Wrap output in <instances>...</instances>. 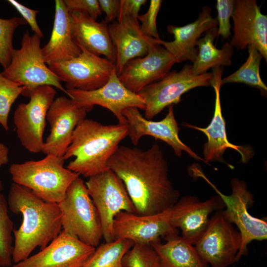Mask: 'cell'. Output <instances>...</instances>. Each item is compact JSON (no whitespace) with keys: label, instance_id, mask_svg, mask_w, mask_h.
<instances>
[{"label":"cell","instance_id":"cell-26","mask_svg":"<svg viewBox=\"0 0 267 267\" xmlns=\"http://www.w3.org/2000/svg\"><path fill=\"white\" fill-rule=\"evenodd\" d=\"M164 239V243L159 239L150 244L159 258L161 267H208L194 245L182 236L172 234Z\"/></svg>","mask_w":267,"mask_h":267},{"label":"cell","instance_id":"cell-19","mask_svg":"<svg viewBox=\"0 0 267 267\" xmlns=\"http://www.w3.org/2000/svg\"><path fill=\"white\" fill-rule=\"evenodd\" d=\"M175 63L170 52L155 44L144 57L129 61L118 77L126 88L137 94L145 87L163 79Z\"/></svg>","mask_w":267,"mask_h":267},{"label":"cell","instance_id":"cell-29","mask_svg":"<svg viewBox=\"0 0 267 267\" xmlns=\"http://www.w3.org/2000/svg\"><path fill=\"white\" fill-rule=\"evenodd\" d=\"M248 57L246 62L232 74L222 79V85L226 83H244L259 89L262 93H267V87L260 74V65L263 57L253 46L249 45Z\"/></svg>","mask_w":267,"mask_h":267},{"label":"cell","instance_id":"cell-38","mask_svg":"<svg viewBox=\"0 0 267 267\" xmlns=\"http://www.w3.org/2000/svg\"><path fill=\"white\" fill-rule=\"evenodd\" d=\"M101 11L105 13V21L112 23L118 18L120 8V0H98Z\"/></svg>","mask_w":267,"mask_h":267},{"label":"cell","instance_id":"cell-25","mask_svg":"<svg viewBox=\"0 0 267 267\" xmlns=\"http://www.w3.org/2000/svg\"><path fill=\"white\" fill-rule=\"evenodd\" d=\"M53 26L48 42L42 48L46 64L65 61L77 57L81 48L74 41L71 13L63 0H55Z\"/></svg>","mask_w":267,"mask_h":267},{"label":"cell","instance_id":"cell-3","mask_svg":"<svg viewBox=\"0 0 267 267\" xmlns=\"http://www.w3.org/2000/svg\"><path fill=\"white\" fill-rule=\"evenodd\" d=\"M128 135L127 125H106L86 118L74 130L63 156L64 160L75 157L67 168L89 178L104 172L109 169V159Z\"/></svg>","mask_w":267,"mask_h":267},{"label":"cell","instance_id":"cell-8","mask_svg":"<svg viewBox=\"0 0 267 267\" xmlns=\"http://www.w3.org/2000/svg\"><path fill=\"white\" fill-rule=\"evenodd\" d=\"M85 183L98 213L105 242L112 241L115 216L121 211L135 213L124 184L109 169L89 177Z\"/></svg>","mask_w":267,"mask_h":267},{"label":"cell","instance_id":"cell-5","mask_svg":"<svg viewBox=\"0 0 267 267\" xmlns=\"http://www.w3.org/2000/svg\"><path fill=\"white\" fill-rule=\"evenodd\" d=\"M190 170L193 175L202 178L215 190L225 206L222 210L224 218L237 226L242 238L241 246L235 259V262L238 261L242 256L248 254L247 246L252 241H263L267 238L266 221L252 216L248 211V209L254 205L253 194L248 189L245 180L233 178L230 180L232 192L229 195H225L209 180L197 166L193 165Z\"/></svg>","mask_w":267,"mask_h":267},{"label":"cell","instance_id":"cell-22","mask_svg":"<svg viewBox=\"0 0 267 267\" xmlns=\"http://www.w3.org/2000/svg\"><path fill=\"white\" fill-rule=\"evenodd\" d=\"M168 210L144 216L125 211L119 212L113 223L114 239H125L134 243L150 244L169 235L178 234V229L173 226L169 221Z\"/></svg>","mask_w":267,"mask_h":267},{"label":"cell","instance_id":"cell-18","mask_svg":"<svg viewBox=\"0 0 267 267\" xmlns=\"http://www.w3.org/2000/svg\"><path fill=\"white\" fill-rule=\"evenodd\" d=\"M117 19L108 25V29L116 50L115 69L118 75L129 61L146 55L151 46L159 44L160 39L144 35L138 19L130 15L121 3Z\"/></svg>","mask_w":267,"mask_h":267},{"label":"cell","instance_id":"cell-34","mask_svg":"<svg viewBox=\"0 0 267 267\" xmlns=\"http://www.w3.org/2000/svg\"><path fill=\"white\" fill-rule=\"evenodd\" d=\"M163 1L151 0L147 11L142 15H138L137 19L141 22L140 28L142 33L147 37L160 39L156 25V17Z\"/></svg>","mask_w":267,"mask_h":267},{"label":"cell","instance_id":"cell-7","mask_svg":"<svg viewBox=\"0 0 267 267\" xmlns=\"http://www.w3.org/2000/svg\"><path fill=\"white\" fill-rule=\"evenodd\" d=\"M41 39L27 30L21 46L14 49L9 65L1 72L7 79L24 88L22 95L29 97L32 92L43 86L54 87L66 92L59 79L46 65L42 53Z\"/></svg>","mask_w":267,"mask_h":267},{"label":"cell","instance_id":"cell-36","mask_svg":"<svg viewBox=\"0 0 267 267\" xmlns=\"http://www.w3.org/2000/svg\"><path fill=\"white\" fill-rule=\"evenodd\" d=\"M63 1L70 13L75 11L86 13L94 20L102 14L97 0H63Z\"/></svg>","mask_w":267,"mask_h":267},{"label":"cell","instance_id":"cell-14","mask_svg":"<svg viewBox=\"0 0 267 267\" xmlns=\"http://www.w3.org/2000/svg\"><path fill=\"white\" fill-rule=\"evenodd\" d=\"M212 69V77L210 82L215 92L214 113L210 124L206 128H201L187 123L184 126L198 130L203 133L207 137V141L203 148V159L205 163L209 165L210 162L223 163L230 168L234 167L229 165L223 159L225 151L231 148L238 152L241 156V162H248L253 156L254 152L250 145H237L230 142L227 139L225 122L222 114L220 100V90L222 86V80L223 71V67H216Z\"/></svg>","mask_w":267,"mask_h":267},{"label":"cell","instance_id":"cell-6","mask_svg":"<svg viewBox=\"0 0 267 267\" xmlns=\"http://www.w3.org/2000/svg\"><path fill=\"white\" fill-rule=\"evenodd\" d=\"M58 204L63 230L85 244L97 247L103 237L100 220L81 178L79 177L71 183L64 199Z\"/></svg>","mask_w":267,"mask_h":267},{"label":"cell","instance_id":"cell-27","mask_svg":"<svg viewBox=\"0 0 267 267\" xmlns=\"http://www.w3.org/2000/svg\"><path fill=\"white\" fill-rule=\"evenodd\" d=\"M217 36L218 27L216 26L207 31L204 37L198 40L196 44L198 53L192 65V71L194 75L207 73L210 68L231 65L233 47L230 43L226 42L221 49L216 48L214 41Z\"/></svg>","mask_w":267,"mask_h":267},{"label":"cell","instance_id":"cell-4","mask_svg":"<svg viewBox=\"0 0 267 267\" xmlns=\"http://www.w3.org/2000/svg\"><path fill=\"white\" fill-rule=\"evenodd\" d=\"M64 162L62 157L46 155L40 160L12 164L9 172L13 182L27 188L45 202L58 204L80 176L64 168Z\"/></svg>","mask_w":267,"mask_h":267},{"label":"cell","instance_id":"cell-37","mask_svg":"<svg viewBox=\"0 0 267 267\" xmlns=\"http://www.w3.org/2000/svg\"><path fill=\"white\" fill-rule=\"evenodd\" d=\"M8 1L20 13L22 17L30 25L34 33L42 38L44 34L39 27L36 19V15L39 11L28 8L14 0H9Z\"/></svg>","mask_w":267,"mask_h":267},{"label":"cell","instance_id":"cell-33","mask_svg":"<svg viewBox=\"0 0 267 267\" xmlns=\"http://www.w3.org/2000/svg\"><path fill=\"white\" fill-rule=\"evenodd\" d=\"M24 89L21 84L9 80L0 72V124L5 131L9 130L8 118L11 106Z\"/></svg>","mask_w":267,"mask_h":267},{"label":"cell","instance_id":"cell-39","mask_svg":"<svg viewBox=\"0 0 267 267\" xmlns=\"http://www.w3.org/2000/svg\"><path fill=\"white\" fill-rule=\"evenodd\" d=\"M146 1V0H121V4L130 15L137 19L140 7Z\"/></svg>","mask_w":267,"mask_h":267},{"label":"cell","instance_id":"cell-10","mask_svg":"<svg viewBox=\"0 0 267 267\" xmlns=\"http://www.w3.org/2000/svg\"><path fill=\"white\" fill-rule=\"evenodd\" d=\"M56 93L51 86L40 87L32 92L28 103H20L14 111L16 134L21 145L31 153L42 152L46 114Z\"/></svg>","mask_w":267,"mask_h":267},{"label":"cell","instance_id":"cell-15","mask_svg":"<svg viewBox=\"0 0 267 267\" xmlns=\"http://www.w3.org/2000/svg\"><path fill=\"white\" fill-rule=\"evenodd\" d=\"M123 114L127 122L128 136L134 145L138 144L139 139L144 135L151 136L170 145L177 156L180 157L184 151L196 161L205 163L203 158L180 139L179 128L174 112V105L168 106V114L159 121L146 119L136 108H126Z\"/></svg>","mask_w":267,"mask_h":267},{"label":"cell","instance_id":"cell-1","mask_svg":"<svg viewBox=\"0 0 267 267\" xmlns=\"http://www.w3.org/2000/svg\"><path fill=\"white\" fill-rule=\"evenodd\" d=\"M107 166L122 180L138 215L161 213L179 199V192L168 176L167 161L156 143L146 150L119 146Z\"/></svg>","mask_w":267,"mask_h":267},{"label":"cell","instance_id":"cell-40","mask_svg":"<svg viewBox=\"0 0 267 267\" xmlns=\"http://www.w3.org/2000/svg\"><path fill=\"white\" fill-rule=\"evenodd\" d=\"M9 161V149L2 143H0V168Z\"/></svg>","mask_w":267,"mask_h":267},{"label":"cell","instance_id":"cell-9","mask_svg":"<svg viewBox=\"0 0 267 267\" xmlns=\"http://www.w3.org/2000/svg\"><path fill=\"white\" fill-rule=\"evenodd\" d=\"M212 77V72L194 75L190 64L185 65L178 72H169L137 93L145 102L144 117L151 120L165 107L178 104L182 95L193 88L211 86Z\"/></svg>","mask_w":267,"mask_h":267},{"label":"cell","instance_id":"cell-12","mask_svg":"<svg viewBox=\"0 0 267 267\" xmlns=\"http://www.w3.org/2000/svg\"><path fill=\"white\" fill-rule=\"evenodd\" d=\"M242 243L240 232L215 212L205 230L194 245L201 258L212 267H227L235 262Z\"/></svg>","mask_w":267,"mask_h":267},{"label":"cell","instance_id":"cell-31","mask_svg":"<svg viewBox=\"0 0 267 267\" xmlns=\"http://www.w3.org/2000/svg\"><path fill=\"white\" fill-rule=\"evenodd\" d=\"M27 24L21 17L8 19L0 18V64L5 69L10 64L14 50L13 38L15 31Z\"/></svg>","mask_w":267,"mask_h":267},{"label":"cell","instance_id":"cell-30","mask_svg":"<svg viewBox=\"0 0 267 267\" xmlns=\"http://www.w3.org/2000/svg\"><path fill=\"white\" fill-rule=\"evenodd\" d=\"M2 181L0 179V267L12 265L13 250L12 233L13 222L8 213V203L4 197Z\"/></svg>","mask_w":267,"mask_h":267},{"label":"cell","instance_id":"cell-16","mask_svg":"<svg viewBox=\"0 0 267 267\" xmlns=\"http://www.w3.org/2000/svg\"><path fill=\"white\" fill-rule=\"evenodd\" d=\"M87 112L71 98L60 96L54 99L46 114L50 132L44 142L42 152L63 158L71 143L74 130L86 119Z\"/></svg>","mask_w":267,"mask_h":267},{"label":"cell","instance_id":"cell-13","mask_svg":"<svg viewBox=\"0 0 267 267\" xmlns=\"http://www.w3.org/2000/svg\"><path fill=\"white\" fill-rule=\"evenodd\" d=\"M65 93L78 106L87 112L94 105H99L110 110L116 117L118 124L127 125L123 111L134 107L144 110V100L138 94L126 88L120 81L116 69L112 73L108 82L102 87L95 90L85 91L66 89Z\"/></svg>","mask_w":267,"mask_h":267},{"label":"cell","instance_id":"cell-11","mask_svg":"<svg viewBox=\"0 0 267 267\" xmlns=\"http://www.w3.org/2000/svg\"><path fill=\"white\" fill-rule=\"evenodd\" d=\"M80 47L81 52L77 57L49 63L48 68L61 82L66 83V89L89 91L102 87L116 69L115 63Z\"/></svg>","mask_w":267,"mask_h":267},{"label":"cell","instance_id":"cell-17","mask_svg":"<svg viewBox=\"0 0 267 267\" xmlns=\"http://www.w3.org/2000/svg\"><path fill=\"white\" fill-rule=\"evenodd\" d=\"M224 207L218 194L203 201L196 196L186 195L169 209L168 219L173 226L180 229L182 236L194 245L207 228L210 215L223 210Z\"/></svg>","mask_w":267,"mask_h":267},{"label":"cell","instance_id":"cell-28","mask_svg":"<svg viewBox=\"0 0 267 267\" xmlns=\"http://www.w3.org/2000/svg\"><path fill=\"white\" fill-rule=\"evenodd\" d=\"M133 245V242L125 239L105 242L95 248L81 267H124L123 258Z\"/></svg>","mask_w":267,"mask_h":267},{"label":"cell","instance_id":"cell-23","mask_svg":"<svg viewBox=\"0 0 267 267\" xmlns=\"http://www.w3.org/2000/svg\"><path fill=\"white\" fill-rule=\"evenodd\" d=\"M211 12L210 7L204 6L198 18L192 23L180 27L175 25L167 27L168 32L173 35L174 40L166 42L160 39L159 44L173 55L176 63L185 60L192 62L195 61L198 53L196 44L201 35L218 25L217 18H213Z\"/></svg>","mask_w":267,"mask_h":267},{"label":"cell","instance_id":"cell-35","mask_svg":"<svg viewBox=\"0 0 267 267\" xmlns=\"http://www.w3.org/2000/svg\"><path fill=\"white\" fill-rule=\"evenodd\" d=\"M235 0H218L216 8L218 12L217 19L218 22V36L224 39H228L231 35L230 18L233 13Z\"/></svg>","mask_w":267,"mask_h":267},{"label":"cell","instance_id":"cell-2","mask_svg":"<svg viewBox=\"0 0 267 267\" xmlns=\"http://www.w3.org/2000/svg\"><path fill=\"white\" fill-rule=\"evenodd\" d=\"M7 203L12 212L23 218L20 227L13 232L12 259L16 264L28 258L36 247L44 249L59 234L61 213L58 204L45 202L14 182L10 186Z\"/></svg>","mask_w":267,"mask_h":267},{"label":"cell","instance_id":"cell-20","mask_svg":"<svg viewBox=\"0 0 267 267\" xmlns=\"http://www.w3.org/2000/svg\"><path fill=\"white\" fill-rule=\"evenodd\" d=\"M256 0H235L231 17L233 36L230 44L243 50L254 46L267 61V16L261 12Z\"/></svg>","mask_w":267,"mask_h":267},{"label":"cell","instance_id":"cell-24","mask_svg":"<svg viewBox=\"0 0 267 267\" xmlns=\"http://www.w3.org/2000/svg\"><path fill=\"white\" fill-rule=\"evenodd\" d=\"M72 34L75 42L97 56L103 55L115 63L116 53L110 38L108 23L98 22L87 13H71Z\"/></svg>","mask_w":267,"mask_h":267},{"label":"cell","instance_id":"cell-32","mask_svg":"<svg viewBox=\"0 0 267 267\" xmlns=\"http://www.w3.org/2000/svg\"><path fill=\"white\" fill-rule=\"evenodd\" d=\"M124 267H161L159 258L149 244L134 243L124 256Z\"/></svg>","mask_w":267,"mask_h":267},{"label":"cell","instance_id":"cell-21","mask_svg":"<svg viewBox=\"0 0 267 267\" xmlns=\"http://www.w3.org/2000/svg\"><path fill=\"white\" fill-rule=\"evenodd\" d=\"M95 249L62 230L44 249L13 267H81Z\"/></svg>","mask_w":267,"mask_h":267}]
</instances>
